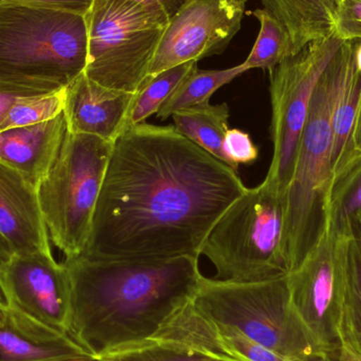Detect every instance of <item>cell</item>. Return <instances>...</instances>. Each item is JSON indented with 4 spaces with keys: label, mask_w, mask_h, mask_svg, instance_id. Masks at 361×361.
<instances>
[{
    "label": "cell",
    "mask_w": 361,
    "mask_h": 361,
    "mask_svg": "<svg viewBox=\"0 0 361 361\" xmlns=\"http://www.w3.org/2000/svg\"><path fill=\"white\" fill-rule=\"evenodd\" d=\"M246 189L238 173L171 125L129 127L114 141L80 256L200 258L212 227Z\"/></svg>",
    "instance_id": "obj_1"
},
{
    "label": "cell",
    "mask_w": 361,
    "mask_h": 361,
    "mask_svg": "<svg viewBox=\"0 0 361 361\" xmlns=\"http://www.w3.org/2000/svg\"><path fill=\"white\" fill-rule=\"evenodd\" d=\"M63 263L71 288L68 335L97 358L152 338L203 277L192 257L139 262L78 256Z\"/></svg>",
    "instance_id": "obj_2"
},
{
    "label": "cell",
    "mask_w": 361,
    "mask_h": 361,
    "mask_svg": "<svg viewBox=\"0 0 361 361\" xmlns=\"http://www.w3.org/2000/svg\"><path fill=\"white\" fill-rule=\"evenodd\" d=\"M87 57L85 15L0 6V82L57 92L84 73Z\"/></svg>",
    "instance_id": "obj_3"
},
{
    "label": "cell",
    "mask_w": 361,
    "mask_h": 361,
    "mask_svg": "<svg viewBox=\"0 0 361 361\" xmlns=\"http://www.w3.org/2000/svg\"><path fill=\"white\" fill-rule=\"evenodd\" d=\"M352 44L343 42L320 76L301 135L294 175L286 195L284 248L288 273L305 261L326 233L333 179L331 116Z\"/></svg>",
    "instance_id": "obj_4"
},
{
    "label": "cell",
    "mask_w": 361,
    "mask_h": 361,
    "mask_svg": "<svg viewBox=\"0 0 361 361\" xmlns=\"http://www.w3.org/2000/svg\"><path fill=\"white\" fill-rule=\"evenodd\" d=\"M190 301L210 319L237 329L286 360L329 361L293 305L288 275L254 283L202 277Z\"/></svg>",
    "instance_id": "obj_5"
},
{
    "label": "cell",
    "mask_w": 361,
    "mask_h": 361,
    "mask_svg": "<svg viewBox=\"0 0 361 361\" xmlns=\"http://www.w3.org/2000/svg\"><path fill=\"white\" fill-rule=\"evenodd\" d=\"M286 197L263 180L246 189L208 235L201 255L216 267L214 279L254 283L288 274L284 248Z\"/></svg>",
    "instance_id": "obj_6"
},
{
    "label": "cell",
    "mask_w": 361,
    "mask_h": 361,
    "mask_svg": "<svg viewBox=\"0 0 361 361\" xmlns=\"http://www.w3.org/2000/svg\"><path fill=\"white\" fill-rule=\"evenodd\" d=\"M88 57L84 73L93 82L137 93L169 25L166 12L135 0H93L85 15Z\"/></svg>",
    "instance_id": "obj_7"
},
{
    "label": "cell",
    "mask_w": 361,
    "mask_h": 361,
    "mask_svg": "<svg viewBox=\"0 0 361 361\" xmlns=\"http://www.w3.org/2000/svg\"><path fill=\"white\" fill-rule=\"evenodd\" d=\"M114 142L68 131L59 157L37 185L49 237L66 259L84 252Z\"/></svg>",
    "instance_id": "obj_8"
},
{
    "label": "cell",
    "mask_w": 361,
    "mask_h": 361,
    "mask_svg": "<svg viewBox=\"0 0 361 361\" xmlns=\"http://www.w3.org/2000/svg\"><path fill=\"white\" fill-rule=\"evenodd\" d=\"M343 42L336 33L332 34L312 42L269 71L274 152L265 180L284 197L294 175L314 90Z\"/></svg>",
    "instance_id": "obj_9"
},
{
    "label": "cell",
    "mask_w": 361,
    "mask_h": 361,
    "mask_svg": "<svg viewBox=\"0 0 361 361\" xmlns=\"http://www.w3.org/2000/svg\"><path fill=\"white\" fill-rule=\"evenodd\" d=\"M347 241L326 233L315 250L288 274L290 300L314 338L328 353L338 351L347 292Z\"/></svg>",
    "instance_id": "obj_10"
},
{
    "label": "cell",
    "mask_w": 361,
    "mask_h": 361,
    "mask_svg": "<svg viewBox=\"0 0 361 361\" xmlns=\"http://www.w3.org/2000/svg\"><path fill=\"white\" fill-rule=\"evenodd\" d=\"M247 0H185L171 17L149 76L220 54L241 29Z\"/></svg>",
    "instance_id": "obj_11"
},
{
    "label": "cell",
    "mask_w": 361,
    "mask_h": 361,
    "mask_svg": "<svg viewBox=\"0 0 361 361\" xmlns=\"http://www.w3.org/2000/svg\"><path fill=\"white\" fill-rule=\"evenodd\" d=\"M11 305L68 334L71 288L67 269L52 252L15 255L0 273Z\"/></svg>",
    "instance_id": "obj_12"
},
{
    "label": "cell",
    "mask_w": 361,
    "mask_h": 361,
    "mask_svg": "<svg viewBox=\"0 0 361 361\" xmlns=\"http://www.w3.org/2000/svg\"><path fill=\"white\" fill-rule=\"evenodd\" d=\"M190 300L176 310L145 343L173 345L216 360L292 361L261 347L237 329L210 319Z\"/></svg>",
    "instance_id": "obj_13"
},
{
    "label": "cell",
    "mask_w": 361,
    "mask_h": 361,
    "mask_svg": "<svg viewBox=\"0 0 361 361\" xmlns=\"http://www.w3.org/2000/svg\"><path fill=\"white\" fill-rule=\"evenodd\" d=\"M137 93L106 88L86 74L66 88L68 131L114 142L128 128V118Z\"/></svg>",
    "instance_id": "obj_14"
},
{
    "label": "cell",
    "mask_w": 361,
    "mask_h": 361,
    "mask_svg": "<svg viewBox=\"0 0 361 361\" xmlns=\"http://www.w3.org/2000/svg\"><path fill=\"white\" fill-rule=\"evenodd\" d=\"M0 231L16 255L51 252L50 237L37 188L23 176L0 164Z\"/></svg>",
    "instance_id": "obj_15"
},
{
    "label": "cell",
    "mask_w": 361,
    "mask_h": 361,
    "mask_svg": "<svg viewBox=\"0 0 361 361\" xmlns=\"http://www.w3.org/2000/svg\"><path fill=\"white\" fill-rule=\"evenodd\" d=\"M68 133L65 114L31 126L0 131V164L39 184L61 152Z\"/></svg>",
    "instance_id": "obj_16"
},
{
    "label": "cell",
    "mask_w": 361,
    "mask_h": 361,
    "mask_svg": "<svg viewBox=\"0 0 361 361\" xmlns=\"http://www.w3.org/2000/svg\"><path fill=\"white\" fill-rule=\"evenodd\" d=\"M88 354L68 334L57 332L17 307H0V361H33Z\"/></svg>",
    "instance_id": "obj_17"
},
{
    "label": "cell",
    "mask_w": 361,
    "mask_h": 361,
    "mask_svg": "<svg viewBox=\"0 0 361 361\" xmlns=\"http://www.w3.org/2000/svg\"><path fill=\"white\" fill-rule=\"evenodd\" d=\"M286 27L293 55L335 33L339 0H261Z\"/></svg>",
    "instance_id": "obj_18"
},
{
    "label": "cell",
    "mask_w": 361,
    "mask_h": 361,
    "mask_svg": "<svg viewBox=\"0 0 361 361\" xmlns=\"http://www.w3.org/2000/svg\"><path fill=\"white\" fill-rule=\"evenodd\" d=\"M356 44L357 42H353L350 49L333 104L331 116V167L333 176L358 152L354 144V130L360 107L361 74L356 66Z\"/></svg>",
    "instance_id": "obj_19"
},
{
    "label": "cell",
    "mask_w": 361,
    "mask_h": 361,
    "mask_svg": "<svg viewBox=\"0 0 361 361\" xmlns=\"http://www.w3.org/2000/svg\"><path fill=\"white\" fill-rule=\"evenodd\" d=\"M326 233L337 239H361V150L333 176Z\"/></svg>",
    "instance_id": "obj_20"
},
{
    "label": "cell",
    "mask_w": 361,
    "mask_h": 361,
    "mask_svg": "<svg viewBox=\"0 0 361 361\" xmlns=\"http://www.w3.org/2000/svg\"><path fill=\"white\" fill-rule=\"evenodd\" d=\"M173 118V127L180 135L229 166L223 148L229 129L227 104L216 106L206 104L189 108L176 112Z\"/></svg>",
    "instance_id": "obj_21"
},
{
    "label": "cell",
    "mask_w": 361,
    "mask_h": 361,
    "mask_svg": "<svg viewBox=\"0 0 361 361\" xmlns=\"http://www.w3.org/2000/svg\"><path fill=\"white\" fill-rule=\"evenodd\" d=\"M338 351L331 361H361V239L347 241V292Z\"/></svg>",
    "instance_id": "obj_22"
},
{
    "label": "cell",
    "mask_w": 361,
    "mask_h": 361,
    "mask_svg": "<svg viewBox=\"0 0 361 361\" xmlns=\"http://www.w3.org/2000/svg\"><path fill=\"white\" fill-rule=\"evenodd\" d=\"M247 71L243 63L224 70L195 69L183 80L159 110L158 118L167 120L176 112L209 104L210 97L221 87Z\"/></svg>",
    "instance_id": "obj_23"
},
{
    "label": "cell",
    "mask_w": 361,
    "mask_h": 361,
    "mask_svg": "<svg viewBox=\"0 0 361 361\" xmlns=\"http://www.w3.org/2000/svg\"><path fill=\"white\" fill-rule=\"evenodd\" d=\"M252 15L260 23V31L247 59L246 69H275L284 59L293 56L292 42L286 27L267 8H258Z\"/></svg>",
    "instance_id": "obj_24"
},
{
    "label": "cell",
    "mask_w": 361,
    "mask_h": 361,
    "mask_svg": "<svg viewBox=\"0 0 361 361\" xmlns=\"http://www.w3.org/2000/svg\"><path fill=\"white\" fill-rule=\"evenodd\" d=\"M197 68V61H188L152 76L135 94L127 123L128 128L142 124L152 114H158L180 82Z\"/></svg>",
    "instance_id": "obj_25"
},
{
    "label": "cell",
    "mask_w": 361,
    "mask_h": 361,
    "mask_svg": "<svg viewBox=\"0 0 361 361\" xmlns=\"http://www.w3.org/2000/svg\"><path fill=\"white\" fill-rule=\"evenodd\" d=\"M66 88L49 94L36 95L19 99L11 108L0 131L16 127L31 126L52 120L63 112Z\"/></svg>",
    "instance_id": "obj_26"
},
{
    "label": "cell",
    "mask_w": 361,
    "mask_h": 361,
    "mask_svg": "<svg viewBox=\"0 0 361 361\" xmlns=\"http://www.w3.org/2000/svg\"><path fill=\"white\" fill-rule=\"evenodd\" d=\"M104 361H212V358L192 353L173 345L143 343L106 354Z\"/></svg>",
    "instance_id": "obj_27"
},
{
    "label": "cell",
    "mask_w": 361,
    "mask_h": 361,
    "mask_svg": "<svg viewBox=\"0 0 361 361\" xmlns=\"http://www.w3.org/2000/svg\"><path fill=\"white\" fill-rule=\"evenodd\" d=\"M223 148L229 166L235 173L239 171L240 164H250L258 159V148L252 143L250 135L240 129H228Z\"/></svg>",
    "instance_id": "obj_28"
},
{
    "label": "cell",
    "mask_w": 361,
    "mask_h": 361,
    "mask_svg": "<svg viewBox=\"0 0 361 361\" xmlns=\"http://www.w3.org/2000/svg\"><path fill=\"white\" fill-rule=\"evenodd\" d=\"M335 33L343 42H361V0H339Z\"/></svg>",
    "instance_id": "obj_29"
},
{
    "label": "cell",
    "mask_w": 361,
    "mask_h": 361,
    "mask_svg": "<svg viewBox=\"0 0 361 361\" xmlns=\"http://www.w3.org/2000/svg\"><path fill=\"white\" fill-rule=\"evenodd\" d=\"M48 91L38 90L30 87L20 86V85L10 84V82H0V127L6 120L11 108L19 99L25 97H36V95L49 94Z\"/></svg>",
    "instance_id": "obj_30"
},
{
    "label": "cell",
    "mask_w": 361,
    "mask_h": 361,
    "mask_svg": "<svg viewBox=\"0 0 361 361\" xmlns=\"http://www.w3.org/2000/svg\"><path fill=\"white\" fill-rule=\"evenodd\" d=\"M93 0H0L1 4H23L86 15Z\"/></svg>",
    "instance_id": "obj_31"
},
{
    "label": "cell",
    "mask_w": 361,
    "mask_h": 361,
    "mask_svg": "<svg viewBox=\"0 0 361 361\" xmlns=\"http://www.w3.org/2000/svg\"><path fill=\"white\" fill-rule=\"evenodd\" d=\"M135 1L143 2L147 6L161 8L166 12L169 17H171L179 10L185 0H135Z\"/></svg>",
    "instance_id": "obj_32"
},
{
    "label": "cell",
    "mask_w": 361,
    "mask_h": 361,
    "mask_svg": "<svg viewBox=\"0 0 361 361\" xmlns=\"http://www.w3.org/2000/svg\"><path fill=\"white\" fill-rule=\"evenodd\" d=\"M15 252L12 244L10 243L6 235L0 231V273L8 267V263L14 258Z\"/></svg>",
    "instance_id": "obj_33"
},
{
    "label": "cell",
    "mask_w": 361,
    "mask_h": 361,
    "mask_svg": "<svg viewBox=\"0 0 361 361\" xmlns=\"http://www.w3.org/2000/svg\"><path fill=\"white\" fill-rule=\"evenodd\" d=\"M33 361H104L101 358L95 357L90 354H80V355L67 356V357L52 358V360H42Z\"/></svg>",
    "instance_id": "obj_34"
},
{
    "label": "cell",
    "mask_w": 361,
    "mask_h": 361,
    "mask_svg": "<svg viewBox=\"0 0 361 361\" xmlns=\"http://www.w3.org/2000/svg\"><path fill=\"white\" fill-rule=\"evenodd\" d=\"M354 144L357 152L361 150V94L360 107H358L357 120H356L355 130H354Z\"/></svg>",
    "instance_id": "obj_35"
},
{
    "label": "cell",
    "mask_w": 361,
    "mask_h": 361,
    "mask_svg": "<svg viewBox=\"0 0 361 361\" xmlns=\"http://www.w3.org/2000/svg\"><path fill=\"white\" fill-rule=\"evenodd\" d=\"M10 299L6 294V288H4V281H2L1 275H0V307H10Z\"/></svg>",
    "instance_id": "obj_36"
},
{
    "label": "cell",
    "mask_w": 361,
    "mask_h": 361,
    "mask_svg": "<svg viewBox=\"0 0 361 361\" xmlns=\"http://www.w3.org/2000/svg\"><path fill=\"white\" fill-rule=\"evenodd\" d=\"M355 61L358 71H360L361 74V42H357V44H356Z\"/></svg>",
    "instance_id": "obj_37"
},
{
    "label": "cell",
    "mask_w": 361,
    "mask_h": 361,
    "mask_svg": "<svg viewBox=\"0 0 361 361\" xmlns=\"http://www.w3.org/2000/svg\"><path fill=\"white\" fill-rule=\"evenodd\" d=\"M212 361H223V360H212Z\"/></svg>",
    "instance_id": "obj_38"
}]
</instances>
